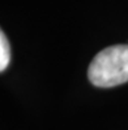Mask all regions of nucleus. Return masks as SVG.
<instances>
[{"label": "nucleus", "instance_id": "nucleus-1", "mask_svg": "<svg viewBox=\"0 0 128 130\" xmlns=\"http://www.w3.org/2000/svg\"><path fill=\"white\" fill-rule=\"evenodd\" d=\"M88 78L95 87L110 88L128 82V45H114L94 57Z\"/></svg>", "mask_w": 128, "mask_h": 130}, {"label": "nucleus", "instance_id": "nucleus-2", "mask_svg": "<svg viewBox=\"0 0 128 130\" xmlns=\"http://www.w3.org/2000/svg\"><path fill=\"white\" fill-rule=\"evenodd\" d=\"M11 62V46L4 32L0 29V72H3Z\"/></svg>", "mask_w": 128, "mask_h": 130}]
</instances>
